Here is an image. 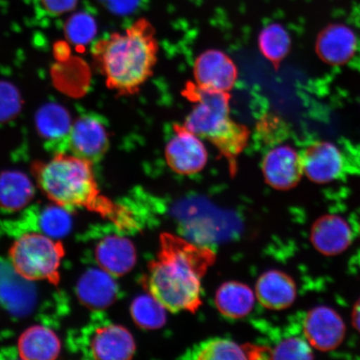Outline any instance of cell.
<instances>
[{"label":"cell","instance_id":"6da1fadb","mask_svg":"<svg viewBox=\"0 0 360 360\" xmlns=\"http://www.w3.org/2000/svg\"><path fill=\"white\" fill-rule=\"evenodd\" d=\"M157 259L148 264L146 287L170 312L195 313L202 304L201 281L216 256L209 248L163 233Z\"/></svg>","mask_w":360,"mask_h":360},{"label":"cell","instance_id":"7a4b0ae2","mask_svg":"<svg viewBox=\"0 0 360 360\" xmlns=\"http://www.w3.org/2000/svg\"><path fill=\"white\" fill-rule=\"evenodd\" d=\"M93 165L74 155L58 154L46 163L34 164V173L40 188L56 205L98 214L122 231L136 228L127 209L102 195Z\"/></svg>","mask_w":360,"mask_h":360},{"label":"cell","instance_id":"3957f363","mask_svg":"<svg viewBox=\"0 0 360 360\" xmlns=\"http://www.w3.org/2000/svg\"><path fill=\"white\" fill-rule=\"evenodd\" d=\"M92 53L107 87L121 96H134L154 74L159 53L155 27L141 18L124 32L98 40Z\"/></svg>","mask_w":360,"mask_h":360},{"label":"cell","instance_id":"277c9868","mask_svg":"<svg viewBox=\"0 0 360 360\" xmlns=\"http://www.w3.org/2000/svg\"><path fill=\"white\" fill-rule=\"evenodd\" d=\"M182 94L192 105L184 126L212 143L228 160L231 173L236 174L238 158L247 146L250 132L232 120L231 94L202 89L192 82L187 83Z\"/></svg>","mask_w":360,"mask_h":360},{"label":"cell","instance_id":"5b68a950","mask_svg":"<svg viewBox=\"0 0 360 360\" xmlns=\"http://www.w3.org/2000/svg\"><path fill=\"white\" fill-rule=\"evenodd\" d=\"M13 269L26 281H48L53 285L60 281L61 260L65 255L61 243L44 233L22 236L11 248Z\"/></svg>","mask_w":360,"mask_h":360},{"label":"cell","instance_id":"8992f818","mask_svg":"<svg viewBox=\"0 0 360 360\" xmlns=\"http://www.w3.org/2000/svg\"><path fill=\"white\" fill-rule=\"evenodd\" d=\"M174 134L165 146V155L169 167L181 175L200 172L208 162V150L200 136L184 124H175Z\"/></svg>","mask_w":360,"mask_h":360},{"label":"cell","instance_id":"52a82bcc","mask_svg":"<svg viewBox=\"0 0 360 360\" xmlns=\"http://www.w3.org/2000/svg\"><path fill=\"white\" fill-rule=\"evenodd\" d=\"M261 169L269 186L278 191L290 190L304 174L302 158L290 145L276 143L264 155Z\"/></svg>","mask_w":360,"mask_h":360},{"label":"cell","instance_id":"ba28073f","mask_svg":"<svg viewBox=\"0 0 360 360\" xmlns=\"http://www.w3.org/2000/svg\"><path fill=\"white\" fill-rule=\"evenodd\" d=\"M67 146L72 155L91 163L103 159L110 148V138L105 126L94 115L80 117L71 125L67 136Z\"/></svg>","mask_w":360,"mask_h":360},{"label":"cell","instance_id":"9c48e42d","mask_svg":"<svg viewBox=\"0 0 360 360\" xmlns=\"http://www.w3.org/2000/svg\"><path fill=\"white\" fill-rule=\"evenodd\" d=\"M237 66L232 58L219 49H208L193 64L195 84L205 89L229 93L238 79Z\"/></svg>","mask_w":360,"mask_h":360},{"label":"cell","instance_id":"30bf717a","mask_svg":"<svg viewBox=\"0 0 360 360\" xmlns=\"http://www.w3.org/2000/svg\"><path fill=\"white\" fill-rule=\"evenodd\" d=\"M304 333L310 346L328 351L337 348L344 340L345 326L335 310L321 306L310 310L306 315Z\"/></svg>","mask_w":360,"mask_h":360},{"label":"cell","instance_id":"8fae6325","mask_svg":"<svg viewBox=\"0 0 360 360\" xmlns=\"http://www.w3.org/2000/svg\"><path fill=\"white\" fill-rule=\"evenodd\" d=\"M304 174L315 183L326 184L340 177L345 158L340 148L330 142H318L301 155Z\"/></svg>","mask_w":360,"mask_h":360},{"label":"cell","instance_id":"7c38bea8","mask_svg":"<svg viewBox=\"0 0 360 360\" xmlns=\"http://www.w3.org/2000/svg\"><path fill=\"white\" fill-rule=\"evenodd\" d=\"M358 38L349 26L335 24L327 27L319 34L317 51L323 60L331 65H343L356 53Z\"/></svg>","mask_w":360,"mask_h":360},{"label":"cell","instance_id":"4fadbf2b","mask_svg":"<svg viewBox=\"0 0 360 360\" xmlns=\"http://www.w3.org/2000/svg\"><path fill=\"white\" fill-rule=\"evenodd\" d=\"M256 297L264 307L273 310L289 308L295 302L296 285L292 278L280 270L265 272L255 287Z\"/></svg>","mask_w":360,"mask_h":360},{"label":"cell","instance_id":"5bb4252c","mask_svg":"<svg viewBox=\"0 0 360 360\" xmlns=\"http://www.w3.org/2000/svg\"><path fill=\"white\" fill-rule=\"evenodd\" d=\"M96 256L98 265L112 276H122L136 263V250L129 238L110 236L98 243Z\"/></svg>","mask_w":360,"mask_h":360},{"label":"cell","instance_id":"9a60e30c","mask_svg":"<svg viewBox=\"0 0 360 360\" xmlns=\"http://www.w3.org/2000/svg\"><path fill=\"white\" fill-rule=\"evenodd\" d=\"M90 347L94 358L105 360L131 359L136 348L131 333L115 325L98 328Z\"/></svg>","mask_w":360,"mask_h":360},{"label":"cell","instance_id":"2e32d148","mask_svg":"<svg viewBox=\"0 0 360 360\" xmlns=\"http://www.w3.org/2000/svg\"><path fill=\"white\" fill-rule=\"evenodd\" d=\"M311 241L321 254L335 255L347 249L352 241V232L345 219L336 215H326L314 224Z\"/></svg>","mask_w":360,"mask_h":360},{"label":"cell","instance_id":"e0dca14e","mask_svg":"<svg viewBox=\"0 0 360 360\" xmlns=\"http://www.w3.org/2000/svg\"><path fill=\"white\" fill-rule=\"evenodd\" d=\"M112 277L101 268L90 269L85 272L77 285L81 302L94 309L109 307L117 295V285Z\"/></svg>","mask_w":360,"mask_h":360},{"label":"cell","instance_id":"ac0fdd59","mask_svg":"<svg viewBox=\"0 0 360 360\" xmlns=\"http://www.w3.org/2000/svg\"><path fill=\"white\" fill-rule=\"evenodd\" d=\"M60 341L55 332L44 326L30 327L20 338V356L28 360L55 359L60 354Z\"/></svg>","mask_w":360,"mask_h":360},{"label":"cell","instance_id":"d6986e66","mask_svg":"<svg viewBox=\"0 0 360 360\" xmlns=\"http://www.w3.org/2000/svg\"><path fill=\"white\" fill-rule=\"evenodd\" d=\"M215 304L224 316L241 319L253 309L255 296L245 283L237 281L224 283L215 294Z\"/></svg>","mask_w":360,"mask_h":360},{"label":"cell","instance_id":"ffe728a7","mask_svg":"<svg viewBox=\"0 0 360 360\" xmlns=\"http://www.w3.org/2000/svg\"><path fill=\"white\" fill-rule=\"evenodd\" d=\"M34 187L25 174L8 172L0 175V206L8 210H20L34 197Z\"/></svg>","mask_w":360,"mask_h":360},{"label":"cell","instance_id":"44dd1931","mask_svg":"<svg viewBox=\"0 0 360 360\" xmlns=\"http://www.w3.org/2000/svg\"><path fill=\"white\" fill-rule=\"evenodd\" d=\"M258 44L261 53L277 69L290 53L291 38L285 27L272 22L260 31Z\"/></svg>","mask_w":360,"mask_h":360},{"label":"cell","instance_id":"7402d4cb","mask_svg":"<svg viewBox=\"0 0 360 360\" xmlns=\"http://www.w3.org/2000/svg\"><path fill=\"white\" fill-rule=\"evenodd\" d=\"M183 358L197 360L249 359L246 345H240L222 338L202 342Z\"/></svg>","mask_w":360,"mask_h":360},{"label":"cell","instance_id":"603a6c76","mask_svg":"<svg viewBox=\"0 0 360 360\" xmlns=\"http://www.w3.org/2000/svg\"><path fill=\"white\" fill-rule=\"evenodd\" d=\"M130 310L135 323L146 330L160 328L167 321L166 308L150 292L137 297Z\"/></svg>","mask_w":360,"mask_h":360},{"label":"cell","instance_id":"cb8c5ba5","mask_svg":"<svg viewBox=\"0 0 360 360\" xmlns=\"http://www.w3.org/2000/svg\"><path fill=\"white\" fill-rule=\"evenodd\" d=\"M71 215L65 207L53 205L43 211L39 219V226L44 235L58 240L67 236L72 229Z\"/></svg>","mask_w":360,"mask_h":360},{"label":"cell","instance_id":"d4e9b609","mask_svg":"<svg viewBox=\"0 0 360 360\" xmlns=\"http://www.w3.org/2000/svg\"><path fill=\"white\" fill-rule=\"evenodd\" d=\"M38 126L45 138L53 139L68 136L71 128L69 116L57 106L44 108L39 112Z\"/></svg>","mask_w":360,"mask_h":360},{"label":"cell","instance_id":"484cf974","mask_svg":"<svg viewBox=\"0 0 360 360\" xmlns=\"http://www.w3.org/2000/svg\"><path fill=\"white\" fill-rule=\"evenodd\" d=\"M313 353L307 340L300 338H289L278 343L273 349H270L271 359H309Z\"/></svg>","mask_w":360,"mask_h":360},{"label":"cell","instance_id":"4316f807","mask_svg":"<svg viewBox=\"0 0 360 360\" xmlns=\"http://www.w3.org/2000/svg\"><path fill=\"white\" fill-rule=\"evenodd\" d=\"M40 6L52 15H63L76 6L78 0H39Z\"/></svg>","mask_w":360,"mask_h":360},{"label":"cell","instance_id":"83f0119b","mask_svg":"<svg viewBox=\"0 0 360 360\" xmlns=\"http://www.w3.org/2000/svg\"><path fill=\"white\" fill-rule=\"evenodd\" d=\"M11 94H7V89L0 86V119L6 118L7 116V103L13 105V98L7 101V97L10 96Z\"/></svg>","mask_w":360,"mask_h":360},{"label":"cell","instance_id":"f1b7e54d","mask_svg":"<svg viewBox=\"0 0 360 360\" xmlns=\"http://www.w3.org/2000/svg\"><path fill=\"white\" fill-rule=\"evenodd\" d=\"M352 321L355 328L360 332V300L354 305Z\"/></svg>","mask_w":360,"mask_h":360}]
</instances>
